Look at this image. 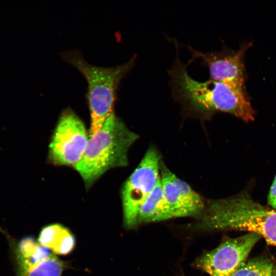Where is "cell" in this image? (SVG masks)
<instances>
[{
    "label": "cell",
    "mask_w": 276,
    "mask_h": 276,
    "mask_svg": "<svg viewBox=\"0 0 276 276\" xmlns=\"http://www.w3.org/2000/svg\"><path fill=\"white\" fill-rule=\"evenodd\" d=\"M88 140L83 122L67 109L60 116L52 135L50 158L56 165L74 167L82 159Z\"/></svg>",
    "instance_id": "6"
},
{
    "label": "cell",
    "mask_w": 276,
    "mask_h": 276,
    "mask_svg": "<svg viewBox=\"0 0 276 276\" xmlns=\"http://www.w3.org/2000/svg\"><path fill=\"white\" fill-rule=\"evenodd\" d=\"M63 264L54 255L20 273V276H61Z\"/></svg>",
    "instance_id": "13"
},
{
    "label": "cell",
    "mask_w": 276,
    "mask_h": 276,
    "mask_svg": "<svg viewBox=\"0 0 276 276\" xmlns=\"http://www.w3.org/2000/svg\"><path fill=\"white\" fill-rule=\"evenodd\" d=\"M273 266L267 259L257 258L244 263L230 276H271Z\"/></svg>",
    "instance_id": "14"
},
{
    "label": "cell",
    "mask_w": 276,
    "mask_h": 276,
    "mask_svg": "<svg viewBox=\"0 0 276 276\" xmlns=\"http://www.w3.org/2000/svg\"><path fill=\"white\" fill-rule=\"evenodd\" d=\"M136 137L113 112L101 129L89 136L82 159L74 167L86 187L108 170L126 166L128 151Z\"/></svg>",
    "instance_id": "3"
},
{
    "label": "cell",
    "mask_w": 276,
    "mask_h": 276,
    "mask_svg": "<svg viewBox=\"0 0 276 276\" xmlns=\"http://www.w3.org/2000/svg\"><path fill=\"white\" fill-rule=\"evenodd\" d=\"M261 237L258 234L248 232L237 238L227 239L198 258L195 266L210 276H230L244 263Z\"/></svg>",
    "instance_id": "7"
},
{
    "label": "cell",
    "mask_w": 276,
    "mask_h": 276,
    "mask_svg": "<svg viewBox=\"0 0 276 276\" xmlns=\"http://www.w3.org/2000/svg\"><path fill=\"white\" fill-rule=\"evenodd\" d=\"M203 230L238 229L252 232L276 246V210L246 196L211 201L201 219Z\"/></svg>",
    "instance_id": "2"
},
{
    "label": "cell",
    "mask_w": 276,
    "mask_h": 276,
    "mask_svg": "<svg viewBox=\"0 0 276 276\" xmlns=\"http://www.w3.org/2000/svg\"><path fill=\"white\" fill-rule=\"evenodd\" d=\"M160 178L164 195L173 217L201 214L205 206L201 197L162 163Z\"/></svg>",
    "instance_id": "9"
},
{
    "label": "cell",
    "mask_w": 276,
    "mask_h": 276,
    "mask_svg": "<svg viewBox=\"0 0 276 276\" xmlns=\"http://www.w3.org/2000/svg\"><path fill=\"white\" fill-rule=\"evenodd\" d=\"M38 242L58 255L69 254L75 244L73 235L67 228L59 224H51L44 227L40 233Z\"/></svg>",
    "instance_id": "11"
},
{
    "label": "cell",
    "mask_w": 276,
    "mask_h": 276,
    "mask_svg": "<svg viewBox=\"0 0 276 276\" xmlns=\"http://www.w3.org/2000/svg\"><path fill=\"white\" fill-rule=\"evenodd\" d=\"M169 74L173 94L190 108L205 113L226 112L246 122L254 120L255 111L244 86L210 79L196 81L177 58Z\"/></svg>",
    "instance_id": "1"
},
{
    "label": "cell",
    "mask_w": 276,
    "mask_h": 276,
    "mask_svg": "<svg viewBox=\"0 0 276 276\" xmlns=\"http://www.w3.org/2000/svg\"><path fill=\"white\" fill-rule=\"evenodd\" d=\"M252 45L244 43L237 50L227 48L219 52L203 53L191 47L192 60L199 59L209 71L210 80L244 86L247 75L244 63L246 50Z\"/></svg>",
    "instance_id": "8"
},
{
    "label": "cell",
    "mask_w": 276,
    "mask_h": 276,
    "mask_svg": "<svg viewBox=\"0 0 276 276\" xmlns=\"http://www.w3.org/2000/svg\"><path fill=\"white\" fill-rule=\"evenodd\" d=\"M268 202L273 210H276V175L268 194Z\"/></svg>",
    "instance_id": "15"
},
{
    "label": "cell",
    "mask_w": 276,
    "mask_h": 276,
    "mask_svg": "<svg viewBox=\"0 0 276 276\" xmlns=\"http://www.w3.org/2000/svg\"><path fill=\"white\" fill-rule=\"evenodd\" d=\"M62 57L78 70L87 81L90 113L89 137L91 136L101 129L114 112L118 88L122 79L132 67L134 58L120 65L104 67L89 64L75 51L63 53Z\"/></svg>",
    "instance_id": "4"
},
{
    "label": "cell",
    "mask_w": 276,
    "mask_h": 276,
    "mask_svg": "<svg viewBox=\"0 0 276 276\" xmlns=\"http://www.w3.org/2000/svg\"><path fill=\"white\" fill-rule=\"evenodd\" d=\"M50 250L40 245L32 238L24 239L19 244L17 258L20 273L52 256Z\"/></svg>",
    "instance_id": "12"
},
{
    "label": "cell",
    "mask_w": 276,
    "mask_h": 276,
    "mask_svg": "<svg viewBox=\"0 0 276 276\" xmlns=\"http://www.w3.org/2000/svg\"><path fill=\"white\" fill-rule=\"evenodd\" d=\"M271 276H276V266H273L272 273Z\"/></svg>",
    "instance_id": "16"
},
{
    "label": "cell",
    "mask_w": 276,
    "mask_h": 276,
    "mask_svg": "<svg viewBox=\"0 0 276 276\" xmlns=\"http://www.w3.org/2000/svg\"><path fill=\"white\" fill-rule=\"evenodd\" d=\"M172 217L164 195L160 178L140 208L137 223L163 221Z\"/></svg>",
    "instance_id": "10"
},
{
    "label": "cell",
    "mask_w": 276,
    "mask_h": 276,
    "mask_svg": "<svg viewBox=\"0 0 276 276\" xmlns=\"http://www.w3.org/2000/svg\"><path fill=\"white\" fill-rule=\"evenodd\" d=\"M160 157L153 147L146 151L122 191L124 218L128 228L137 223L140 208L160 178Z\"/></svg>",
    "instance_id": "5"
}]
</instances>
